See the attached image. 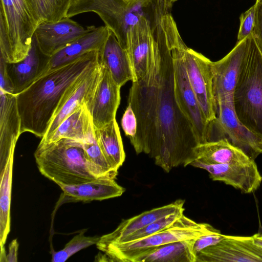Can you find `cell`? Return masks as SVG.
Returning <instances> with one entry per match:
<instances>
[{
  "instance_id": "1",
  "label": "cell",
  "mask_w": 262,
  "mask_h": 262,
  "mask_svg": "<svg viewBox=\"0 0 262 262\" xmlns=\"http://www.w3.org/2000/svg\"><path fill=\"white\" fill-rule=\"evenodd\" d=\"M155 50L148 74L132 82L129 91L128 103L137 120L136 135L129 140L137 154L148 155L168 172L190 165L199 143L175 98L172 57L162 20L155 33Z\"/></svg>"
},
{
  "instance_id": "2",
  "label": "cell",
  "mask_w": 262,
  "mask_h": 262,
  "mask_svg": "<svg viewBox=\"0 0 262 262\" xmlns=\"http://www.w3.org/2000/svg\"><path fill=\"white\" fill-rule=\"evenodd\" d=\"M99 63V51L89 52L68 64L49 70L16 95L21 133L30 132L42 138L65 95Z\"/></svg>"
},
{
  "instance_id": "3",
  "label": "cell",
  "mask_w": 262,
  "mask_h": 262,
  "mask_svg": "<svg viewBox=\"0 0 262 262\" xmlns=\"http://www.w3.org/2000/svg\"><path fill=\"white\" fill-rule=\"evenodd\" d=\"M34 155L40 172L58 186L107 178L89 161L82 142L76 140L63 138L39 143Z\"/></svg>"
},
{
  "instance_id": "4",
  "label": "cell",
  "mask_w": 262,
  "mask_h": 262,
  "mask_svg": "<svg viewBox=\"0 0 262 262\" xmlns=\"http://www.w3.org/2000/svg\"><path fill=\"white\" fill-rule=\"evenodd\" d=\"M167 12L163 0H77L70 4L66 16L96 13L126 50L127 32L142 16L161 17Z\"/></svg>"
},
{
  "instance_id": "5",
  "label": "cell",
  "mask_w": 262,
  "mask_h": 262,
  "mask_svg": "<svg viewBox=\"0 0 262 262\" xmlns=\"http://www.w3.org/2000/svg\"><path fill=\"white\" fill-rule=\"evenodd\" d=\"M162 21L172 57L173 89L177 103L191 125L198 143L208 142L210 122L206 119L188 80L183 56L185 43L170 13L165 14Z\"/></svg>"
},
{
  "instance_id": "6",
  "label": "cell",
  "mask_w": 262,
  "mask_h": 262,
  "mask_svg": "<svg viewBox=\"0 0 262 262\" xmlns=\"http://www.w3.org/2000/svg\"><path fill=\"white\" fill-rule=\"evenodd\" d=\"M242 124L262 138V55L252 35L248 57L233 94Z\"/></svg>"
},
{
  "instance_id": "7",
  "label": "cell",
  "mask_w": 262,
  "mask_h": 262,
  "mask_svg": "<svg viewBox=\"0 0 262 262\" xmlns=\"http://www.w3.org/2000/svg\"><path fill=\"white\" fill-rule=\"evenodd\" d=\"M37 26L25 0H1L0 57L8 63L25 58Z\"/></svg>"
},
{
  "instance_id": "8",
  "label": "cell",
  "mask_w": 262,
  "mask_h": 262,
  "mask_svg": "<svg viewBox=\"0 0 262 262\" xmlns=\"http://www.w3.org/2000/svg\"><path fill=\"white\" fill-rule=\"evenodd\" d=\"M219 231L210 224L199 223L183 214L170 226L148 237L126 243L112 244L98 249L112 261L134 262L145 251L177 241L197 238Z\"/></svg>"
},
{
  "instance_id": "9",
  "label": "cell",
  "mask_w": 262,
  "mask_h": 262,
  "mask_svg": "<svg viewBox=\"0 0 262 262\" xmlns=\"http://www.w3.org/2000/svg\"><path fill=\"white\" fill-rule=\"evenodd\" d=\"M232 100L233 98H226L215 102L216 118L210 122L209 141L213 133H218L219 140L226 139L254 160L262 154V138L240 122L235 114Z\"/></svg>"
},
{
  "instance_id": "10",
  "label": "cell",
  "mask_w": 262,
  "mask_h": 262,
  "mask_svg": "<svg viewBox=\"0 0 262 262\" xmlns=\"http://www.w3.org/2000/svg\"><path fill=\"white\" fill-rule=\"evenodd\" d=\"M163 16H142L127 32L126 50L133 72L132 82L143 78L151 69L155 56V32Z\"/></svg>"
},
{
  "instance_id": "11",
  "label": "cell",
  "mask_w": 262,
  "mask_h": 262,
  "mask_svg": "<svg viewBox=\"0 0 262 262\" xmlns=\"http://www.w3.org/2000/svg\"><path fill=\"white\" fill-rule=\"evenodd\" d=\"M183 56L191 87L200 107L209 122L216 118L215 102L213 93V61L185 43Z\"/></svg>"
},
{
  "instance_id": "12",
  "label": "cell",
  "mask_w": 262,
  "mask_h": 262,
  "mask_svg": "<svg viewBox=\"0 0 262 262\" xmlns=\"http://www.w3.org/2000/svg\"><path fill=\"white\" fill-rule=\"evenodd\" d=\"M252 34L237 42L224 57L213 62V93L215 102L221 99L233 98L236 83L247 60Z\"/></svg>"
},
{
  "instance_id": "13",
  "label": "cell",
  "mask_w": 262,
  "mask_h": 262,
  "mask_svg": "<svg viewBox=\"0 0 262 262\" xmlns=\"http://www.w3.org/2000/svg\"><path fill=\"white\" fill-rule=\"evenodd\" d=\"M262 262V247L254 243L253 236L225 235L217 244L196 255V262Z\"/></svg>"
},
{
  "instance_id": "14",
  "label": "cell",
  "mask_w": 262,
  "mask_h": 262,
  "mask_svg": "<svg viewBox=\"0 0 262 262\" xmlns=\"http://www.w3.org/2000/svg\"><path fill=\"white\" fill-rule=\"evenodd\" d=\"M190 165L206 170L213 181L224 182L244 193L254 192L262 182L254 160L239 164H207L194 160Z\"/></svg>"
},
{
  "instance_id": "15",
  "label": "cell",
  "mask_w": 262,
  "mask_h": 262,
  "mask_svg": "<svg viewBox=\"0 0 262 262\" xmlns=\"http://www.w3.org/2000/svg\"><path fill=\"white\" fill-rule=\"evenodd\" d=\"M92 26L84 28L66 16L58 21L38 25L34 36L40 50L51 56L86 33Z\"/></svg>"
},
{
  "instance_id": "16",
  "label": "cell",
  "mask_w": 262,
  "mask_h": 262,
  "mask_svg": "<svg viewBox=\"0 0 262 262\" xmlns=\"http://www.w3.org/2000/svg\"><path fill=\"white\" fill-rule=\"evenodd\" d=\"M100 65L99 81L91 101L86 105L95 128H100L116 119L121 100V87L114 81L108 69Z\"/></svg>"
},
{
  "instance_id": "17",
  "label": "cell",
  "mask_w": 262,
  "mask_h": 262,
  "mask_svg": "<svg viewBox=\"0 0 262 262\" xmlns=\"http://www.w3.org/2000/svg\"><path fill=\"white\" fill-rule=\"evenodd\" d=\"M101 74L99 63L91 69L67 93L59 104L40 142L46 141L60 124L81 105L91 101Z\"/></svg>"
},
{
  "instance_id": "18",
  "label": "cell",
  "mask_w": 262,
  "mask_h": 262,
  "mask_svg": "<svg viewBox=\"0 0 262 262\" xmlns=\"http://www.w3.org/2000/svg\"><path fill=\"white\" fill-rule=\"evenodd\" d=\"M50 57L40 50L33 36L30 49L25 58L15 63L6 62L13 94L22 92L48 71Z\"/></svg>"
},
{
  "instance_id": "19",
  "label": "cell",
  "mask_w": 262,
  "mask_h": 262,
  "mask_svg": "<svg viewBox=\"0 0 262 262\" xmlns=\"http://www.w3.org/2000/svg\"><path fill=\"white\" fill-rule=\"evenodd\" d=\"M21 134L16 95L0 91V161L14 154Z\"/></svg>"
},
{
  "instance_id": "20",
  "label": "cell",
  "mask_w": 262,
  "mask_h": 262,
  "mask_svg": "<svg viewBox=\"0 0 262 262\" xmlns=\"http://www.w3.org/2000/svg\"><path fill=\"white\" fill-rule=\"evenodd\" d=\"M184 200H178L123 221L113 232L100 237L96 244L97 248L118 242L157 220L184 209Z\"/></svg>"
},
{
  "instance_id": "21",
  "label": "cell",
  "mask_w": 262,
  "mask_h": 262,
  "mask_svg": "<svg viewBox=\"0 0 262 262\" xmlns=\"http://www.w3.org/2000/svg\"><path fill=\"white\" fill-rule=\"evenodd\" d=\"M110 32L106 26H92L86 33L51 56L49 70L68 64L89 52L99 51Z\"/></svg>"
},
{
  "instance_id": "22",
  "label": "cell",
  "mask_w": 262,
  "mask_h": 262,
  "mask_svg": "<svg viewBox=\"0 0 262 262\" xmlns=\"http://www.w3.org/2000/svg\"><path fill=\"white\" fill-rule=\"evenodd\" d=\"M99 60L100 64L108 69L114 81L120 87L128 81H133V72L127 51L121 46L111 30L99 51Z\"/></svg>"
},
{
  "instance_id": "23",
  "label": "cell",
  "mask_w": 262,
  "mask_h": 262,
  "mask_svg": "<svg viewBox=\"0 0 262 262\" xmlns=\"http://www.w3.org/2000/svg\"><path fill=\"white\" fill-rule=\"evenodd\" d=\"M64 195L75 200L102 201L121 196L125 189L114 179L100 178L74 185H60Z\"/></svg>"
},
{
  "instance_id": "24",
  "label": "cell",
  "mask_w": 262,
  "mask_h": 262,
  "mask_svg": "<svg viewBox=\"0 0 262 262\" xmlns=\"http://www.w3.org/2000/svg\"><path fill=\"white\" fill-rule=\"evenodd\" d=\"M194 155L195 160L207 164H239L252 160L226 139L198 144Z\"/></svg>"
},
{
  "instance_id": "25",
  "label": "cell",
  "mask_w": 262,
  "mask_h": 262,
  "mask_svg": "<svg viewBox=\"0 0 262 262\" xmlns=\"http://www.w3.org/2000/svg\"><path fill=\"white\" fill-rule=\"evenodd\" d=\"M196 238L182 240L149 249L134 262H196L193 246Z\"/></svg>"
},
{
  "instance_id": "26",
  "label": "cell",
  "mask_w": 262,
  "mask_h": 262,
  "mask_svg": "<svg viewBox=\"0 0 262 262\" xmlns=\"http://www.w3.org/2000/svg\"><path fill=\"white\" fill-rule=\"evenodd\" d=\"M97 142L110 167L118 171L123 164L125 154L116 119L100 128H95Z\"/></svg>"
},
{
  "instance_id": "27",
  "label": "cell",
  "mask_w": 262,
  "mask_h": 262,
  "mask_svg": "<svg viewBox=\"0 0 262 262\" xmlns=\"http://www.w3.org/2000/svg\"><path fill=\"white\" fill-rule=\"evenodd\" d=\"M14 154L0 161V247H4L10 230V203Z\"/></svg>"
},
{
  "instance_id": "28",
  "label": "cell",
  "mask_w": 262,
  "mask_h": 262,
  "mask_svg": "<svg viewBox=\"0 0 262 262\" xmlns=\"http://www.w3.org/2000/svg\"><path fill=\"white\" fill-rule=\"evenodd\" d=\"M92 120L91 116L84 104L67 117L46 141L39 143L54 142L63 138L82 142Z\"/></svg>"
},
{
  "instance_id": "29",
  "label": "cell",
  "mask_w": 262,
  "mask_h": 262,
  "mask_svg": "<svg viewBox=\"0 0 262 262\" xmlns=\"http://www.w3.org/2000/svg\"><path fill=\"white\" fill-rule=\"evenodd\" d=\"M82 145L89 161L103 176L115 180L118 174V171L113 169L104 158L96 138L92 120L88 126Z\"/></svg>"
},
{
  "instance_id": "30",
  "label": "cell",
  "mask_w": 262,
  "mask_h": 262,
  "mask_svg": "<svg viewBox=\"0 0 262 262\" xmlns=\"http://www.w3.org/2000/svg\"><path fill=\"white\" fill-rule=\"evenodd\" d=\"M184 209L179 210L162 218H160L152 222V223L141 228V229L137 231L136 232L133 233V234H131L129 235L126 236L118 242L113 244L126 243L133 242L148 237L158 232H160L170 226L179 218H180L183 214H184ZM99 247H97V248Z\"/></svg>"
},
{
  "instance_id": "31",
  "label": "cell",
  "mask_w": 262,
  "mask_h": 262,
  "mask_svg": "<svg viewBox=\"0 0 262 262\" xmlns=\"http://www.w3.org/2000/svg\"><path fill=\"white\" fill-rule=\"evenodd\" d=\"M85 230H82L73 237L61 250L54 252L52 257V262H63L78 251L96 244L100 237L84 235Z\"/></svg>"
},
{
  "instance_id": "32",
  "label": "cell",
  "mask_w": 262,
  "mask_h": 262,
  "mask_svg": "<svg viewBox=\"0 0 262 262\" xmlns=\"http://www.w3.org/2000/svg\"><path fill=\"white\" fill-rule=\"evenodd\" d=\"M37 25L51 21V7L50 0H25Z\"/></svg>"
},
{
  "instance_id": "33",
  "label": "cell",
  "mask_w": 262,
  "mask_h": 262,
  "mask_svg": "<svg viewBox=\"0 0 262 262\" xmlns=\"http://www.w3.org/2000/svg\"><path fill=\"white\" fill-rule=\"evenodd\" d=\"M255 4L241 14L240 26L237 35V41H241L252 34L255 24Z\"/></svg>"
},
{
  "instance_id": "34",
  "label": "cell",
  "mask_w": 262,
  "mask_h": 262,
  "mask_svg": "<svg viewBox=\"0 0 262 262\" xmlns=\"http://www.w3.org/2000/svg\"><path fill=\"white\" fill-rule=\"evenodd\" d=\"M121 126L125 135L129 140L136 136L137 130V120L130 104L128 103L121 119Z\"/></svg>"
},
{
  "instance_id": "35",
  "label": "cell",
  "mask_w": 262,
  "mask_h": 262,
  "mask_svg": "<svg viewBox=\"0 0 262 262\" xmlns=\"http://www.w3.org/2000/svg\"><path fill=\"white\" fill-rule=\"evenodd\" d=\"M225 235L221 233L220 231L206 235H202L197 238L193 246V252L196 255L204 249L214 245L222 239Z\"/></svg>"
},
{
  "instance_id": "36",
  "label": "cell",
  "mask_w": 262,
  "mask_h": 262,
  "mask_svg": "<svg viewBox=\"0 0 262 262\" xmlns=\"http://www.w3.org/2000/svg\"><path fill=\"white\" fill-rule=\"evenodd\" d=\"M255 24L252 35L262 55V0H256Z\"/></svg>"
},
{
  "instance_id": "37",
  "label": "cell",
  "mask_w": 262,
  "mask_h": 262,
  "mask_svg": "<svg viewBox=\"0 0 262 262\" xmlns=\"http://www.w3.org/2000/svg\"><path fill=\"white\" fill-rule=\"evenodd\" d=\"M52 18L51 21H56L66 17L72 0H50Z\"/></svg>"
},
{
  "instance_id": "38",
  "label": "cell",
  "mask_w": 262,
  "mask_h": 262,
  "mask_svg": "<svg viewBox=\"0 0 262 262\" xmlns=\"http://www.w3.org/2000/svg\"><path fill=\"white\" fill-rule=\"evenodd\" d=\"M0 91L13 94V88L8 76L6 61L0 57Z\"/></svg>"
},
{
  "instance_id": "39",
  "label": "cell",
  "mask_w": 262,
  "mask_h": 262,
  "mask_svg": "<svg viewBox=\"0 0 262 262\" xmlns=\"http://www.w3.org/2000/svg\"><path fill=\"white\" fill-rule=\"evenodd\" d=\"M18 243L17 239H13L9 245V251L7 254V262L17 261Z\"/></svg>"
},
{
  "instance_id": "40",
  "label": "cell",
  "mask_w": 262,
  "mask_h": 262,
  "mask_svg": "<svg viewBox=\"0 0 262 262\" xmlns=\"http://www.w3.org/2000/svg\"><path fill=\"white\" fill-rule=\"evenodd\" d=\"M253 238L254 243L256 245L262 247V237L260 236V234L257 233L253 235Z\"/></svg>"
},
{
  "instance_id": "41",
  "label": "cell",
  "mask_w": 262,
  "mask_h": 262,
  "mask_svg": "<svg viewBox=\"0 0 262 262\" xmlns=\"http://www.w3.org/2000/svg\"><path fill=\"white\" fill-rule=\"evenodd\" d=\"M0 261L7 262V254L5 247L1 248Z\"/></svg>"
},
{
  "instance_id": "42",
  "label": "cell",
  "mask_w": 262,
  "mask_h": 262,
  "mask_svg": "<svg viewBox=\"0 0 262 262\" xmlns=\"http://www.w3.org/2000/svg\"><path fill=\"white\" fill-rule=\"evenodd\" d=\"M164 2L167 11L171 8L173 4L177 0H163Z\"/></svg>"
},
{
  "instance_id": "43",
  "label": "cell",
  "mask_w": 262,
  "mask_h": 262,
  "mask_svg": "<svg viewBox=\"0 0 262 262\" xmlns=\"http://www.w3.org/2000/svg\"><path fill=\"white\" fill-rule=\"evenodd\" d=\"M77 1V0H72V1H71V4L72 2H74V1Z\"/></svg>"
},
{
  "instance_id": "44",
  "label": "cell",
  "mask_w": 262,
  "mask_h": 262,
  "mask_svg": "<svg viewBox=\"0 0 262 262\" xmlns=\"http://www.w3.org/2000/svg\"><path fill=\"white\" fill-rule=\"evenodd\" d=\"M261 237H262V234H260Z\"/></svg>"
}]
</instances>
